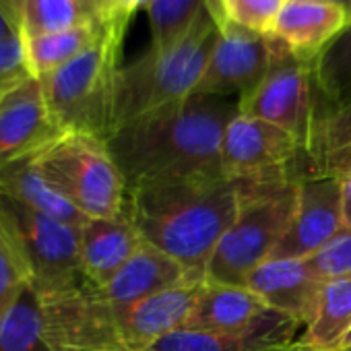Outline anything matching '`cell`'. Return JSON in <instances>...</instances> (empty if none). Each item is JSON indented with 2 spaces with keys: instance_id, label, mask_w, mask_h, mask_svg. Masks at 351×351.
<instances>
[{
  "instance_id": "cell-23",
  "label": "cell",
  "mask_w": 351,
  "mask_h": 351,
  "mask_svg": "<svg viewBox=\"0 0 351 351\" xmlns=\"http://www.w3.org/2000/svg\"><path fill=\"white\" fill-rule=\"evenodd\" d=\"M106 27H108V17H97L89 23L64 32L46 34L38 38H23L27 62L34 77L38 79L46 77L56 69L64 66L66 62L75 60L83 52H87L104 36Z\"/></svg>"
},
{
  "instance_id": "cell-21",
  "label": "cell",
  "mask_w": 351,
  "mask_h": 351,
  "mask_svg": "<svg viewBox=\"0 0 351 351\" xmlns=\"http://www.w3.org/2000/svg\"><path fill=\"white\" fill-rule=\"evenodd\" d=\"M0 193L75 228H81L89 219L50 184L36 161V155L0 167Z\"/></svg>"
},
{
  "instance_id": "cell-17",
  "label": "cell",
  "mask_w": 351,
  "mask_h": 351,
  "mask_svg": "<svg viewBox=\"0 0 351 351\" xmlns=\"http://www.w3.org/2000/svg\"><path fill=\"white\" fill-rule=\"evenodd\" d=\"M246 287L271 308L306 326L314 314L322 281L310 273L306 258H269L248 275Z\"/></svg>"
},
{
  "instance_id": "cell-26",
  "label": "cell",
  "mask_w": 351,
  "mask_h": 351,
  "mask_svg": "<svg viewBox=\"0 0 351 351\" xmlns=\"http://www.w3.org/2000/svg\"><path fill=\"white\" fill-rule=\"evenodd\" d=\"M97 17L81 0H25L19 34L21 38H38L89 23Z\"/></svg>"
},
{
  "instance_id": "cell-34",
  "label": "cell",
  "mask_w": 351,
  "mask_h": 351,
  "mask_svg": "<svg viewBox=\"0 0 351 351\" xmlns=\"http://www.w3.org/2000/svg\"><path fill=\"white\" fill-rule=\"evenodd\" d=\"M341 178V191H343V221L345 226H351V167L337 173Z\"/></svg>"
},
{
  "instance_id": "cell-43",
  "label": "cell",
  "mask_w": 351,
  "mask_h": 351,
  "mask_svg": "<svg viewBox=\"0 0 351 351\" xmlns=\"http://www.w3.org/2000/svg\"><path fill=\"white\" fill-rule=\"evenodd\" d=\"M304 351H312V349H304Z\"/></svg>"
},
{
  "instance_id": "cell-32",
  "label": "cell",
  "mask_w": 351,
  "mask_h": 351,
  "mask_svg": "<svg viewBox=\"0 0 351 351\" xmlns=\"http://www.w3.org/2000/svg\"><path fill=\"white\" fill-rule=\"evenodd\" d=\"M34 77L21 34L0 40V99Z\"/></svg>"
},
{
  "instance_id": "cell-44",
  "label": "cell",
  "mask_w": 351,
  "mask_h": 351,
  "mask_svg": "<svg viewBox=\"0 0 351 351\" xmlns=\"http://www.w3.org/2000/svg\"><path fill=\"white\" fill-rule=\"evenodd\" d=\"M347 351H351V347H349V349H347Z\"/></svg>"
},
{
  "instance_id": "cell-14",
  "label": "cell",
  "mask_w": 351,
  "mask_h": 351,
  "mask_svg": "<svg viewBox=\"0 0 351 351\" xmlns=\"http://www.w3.org/2000/svg\"><path fill=\"white\" fill-rule=\"evenodd\" d=\"M207 281H189L128 306H114L120 337L128 351H145L189 324Z\"/></svg>"
},
{
  "instance_id": "cell-11",
  "label": "cell",
  "mask_w": 351,
  "mask_h": 351,
  "mask_svg": "<svg viewBox=\"0 0 351 351\" xmlns=\"http://www.w3.org/2000/svg\"><path fill=\"white\" fill-rule=\"evenodd\" d=\"M238 108L240 114L265 120L293 134L306 155L316 118L312 64H306L291 54L281 58L261 85L238 101Z\"/></svg>"
},
{
  "instance_id": "cell-25",
  "label": "cell",
  "mask_w": 351,
  "mask_h": 351,
  "mask_svg": "<svg viewBox=\"0 0 351 351\" xmlns=\"http://www.w3.org/2000/svg\"><path fill=\"white\" fill-rule=\"evenodd\" d=\"M0 351H52L44 337L42 304L32 285L0 322Z\"/></svg>"
},
{
  "instance_id": "cell-30",
  "label": "cell",
  "mask_w": 351,
  "mask_h": 351,
  "mask_svg": "<svg viewBox=\"0 0 351 351\" xmlns=\"http://www.w3.org/2000/svg\"><path fill=\"white\" fill-rule=\"evenodd\" d=\"M310 273L318 281L351 275V226H343L324 246L306 258Z\"/></svg>"
},
{
  "instance_id": "cell-16",
  "label": "cell",
  "mask_w": 351,
  "mask_h": 351,
  "mask_svg": "<svg viewBox=\"0 0 351 351\" xmlns=\"http://www.w3.org/2000/svg\"><path fill=\"white\" fill-rule=\"evenodd\" d=\"M347 23V9L330 0H285L271 36H275L293 58L312 64Z\"/></svg>"
},
{
  "instance_id": "cell-10",
  "label": "cell",
  "mask_w": 351,
  "mask_h": 351,
  "mask_svg": "<svg viewBox=\"0 0 351 351\" xmlns=\"http://www.w3.org/2000/svg\"><path fill=\"white\" fill-rule=\"evenodd\" d=\"M302 155L304 149L293 134L238 112L223 132L221 173L238 184L300 178L293 163Z\"/></svg>"
},
{
  "instance_id": "cell-6",
  "label": "cell",
  "mask_w": 351,
  "mask_h": 351,
  "mask_svg": "<svg viewBox=\"0 0 351 351\" xmlns=\"http://www.w3.org/2000/svg\"><path fill=\"white\" fill-rule=\"evenodd\" d=\"M36 161L50 184L85 217L124 215L126 182L106 141L85 132H62Z\"/></svg>"
},
{
  "instance_id": "cell-36",
  "label": "cell",
  "mask_w": 351,
  "mask_h": 351,
  "mask_svg": "<svg viewBox=\"0 0 351 351\" xmlns=\"http://www.w3.org/2000/svg\"><path fill=\"white\" fill-rule=\"evenodd\" d=\"M351 167V149L349 151H345V153H341V155H337V157H332L320 171H328V173H339V171H343V169H349Z\"/></svg>"
},
{
  "instance_id": "cell-8",
  "label": "cell",
  "mask_w": 351,
  "mask_h": 351,
  "mask_svg": "<svg viewBox=\"0 0 351 351\" xmlns=\"http://www.w3.org/2000/svg\"><path fill=\"white\" fill-rule=\"evenodd\" d=\"M40 304L44 337L52 351H128L118 330L116 308L93 283L40 298Z\"/></svg>"
},
{
  "instance_id": "cell-31",
  "label": "cell",
  "mask_w": 351,
  "mask_h": 351,
  "mask_svg": "<svg viewBox=\"0 0 351 351\" xmlns=\"http://www.w3.org/2000/svg\"><path fill=\"white\" fill-rule=\"evenodd\" d=\"M25 287H29V275L0 228V322L11 312Z\"/></svg>"
},
{
  "instance_id": "cell-19",
  "label": "cell",
  "mask_w": 351,
  "mask_h": 351,
  "mask_svg": "<svg viewBox=\"0 0 351 351\" xmlns=\"http://www.w3.org/2000/svg\"><path fill=\"white\" fill-rule=\"evenodd\" d=\"M141 236L126 215L116 219L93 217L79 228L83 275L95 287H104L134 254Z\"/></svg>"
},
{
  "instance_id": "cell-29",
  "label": "cell",
  "mask_w": 351,
  "mask_h": 351,
  "mask_svg": "<svg viewBox=\"0 0 351 351\" xmlns=\"http://www.w3.org/2000/svg\"><path fill=\"white\" fill-rule=\"evenodd\" d=\"M285 0H219L215 23H234L254 34H271Z\"/></svg>"
},
{
  "instance_id": "cell-37",
  "label": "cell",
  "mask_w": 351,
  "mask_h": 351,
  "mask_svg": "<svg viewBox=\"0 0 351 351\" xmlns=\"http://www.w3.org/2000/svg\"><path fill=\"white\" fill-rule=\"evenodd\" d=\"M19 29L5 17V13L0 11V40H5V38H11V36H17Z\"/></svg>"
},
{
  "instance_id": "cell-39",
  "label": "cell",
  "mask_w": 351,
  "mask_h": 351,
  "mask_svg": "<svg viewBox=\"0 0 351 351\" xmlns=\"http://www.w3.org/2000/svg\"><path fill=\"white\" fill-rule=\"evenodd\" d=\"M349 347H351V324H349V328H347V332H345V337H343V341L339 345V351H347Z\"/></svg>"
},
{
  "instance_id": "cell-24",
  "label": "cell",
  "mask_w": 351,
  "mask_h": 351,
  "mask_svg": "<svg viewBox=\"0 0 351 351\" xmlns=\"http://www.w3.org/2000/svg\"><path fill=\"white\" fill-rule=\"evenodd\" d=\"M314 91L326 112L351 104V21L312 62Z\"/></svg>"
},
{
  "instance_id": "cell-7",
  "label": "cell",
  "mask_w": 351,
  "mask_h": 351,
  "mask_svg": "<svg viewBox=\"0 0 351 351\" xmlns=\"http://www.w3.org/2000/svg\"><path fill=\"white\" fill-rule=\"evenodd\" d=\"M0 228L21 258L40 298L85 283L79 228L44 215L0 193Z\"/></svg>"
},
{
  "instance_id": "cell-35",
  "label": "cell",
  "mask_w": 351,
  "mask_h": 351,
  "mask_svg": "<svg viewBox=\"0 0 351 351\" xmlns=\"http://www.w3.org/2000/svg\"><path fill=\"white\" fill-rule=\"evenodd\" d=\"M25 0H0V11L5 13V17L19 29L21 21V11H23Z\"/></svg>"
},
{
  "instance_id": "cell-1",
  "label": "cell",
  "mask_w": 351,
  "mask_h": 351,
  "mask_svg": "<svg viewBox=\"0 0 351 351\" xmlns=\"http://www.w3.org/2000/svg\"><path fill=\"white\" fill-rule=\"evenodd\" d=\"M238 99L191 95L120 126L106 143L126 191L221 173V143Z\"/></svg>"
},
{
  "instance_id": "cell-40",
  "label": "cell",
  "mask_w": 351,
  "mask_h": 351,
  "mask_svg": "<svg viewBox=\"0 0 351 351\" xmlns=\"http://www.w3.org/2000/svg\"><path fill=\"white\" fill-rule=\"evenodd\" d=\"M335 5H341L343 9H347V15H349V9H351V0H330Z\"/></svg>"
},
{
  "instance_id": "cell-28",
  "label": "cell",
  "mask_w": 351,
  "mask_h": 351,
  "mask_svg": "<svg viewBox=\"0 0 351 351\" xmlns=\"http://www.w3.org/2000/svg\"><path fill=\"white\" fill-rule=\"evenodd\" d=\"M205 7L207 0H151L145 9L151 46H167L182 38L201 17Z\"/></svg>"
},
{
  "instance_id": "cell-33",
  "label": "cell",
  "mask_w": 351,
  "mask_h": 351,
  "mask_svg": "<svg viewBox=\"0 0 351 351\" xmlns=\"http://www.w3.org/2000/svg\"><path fill=\"white\" fill-rule=\"evenodd\" d=\"M149 3H151V0H110L106 15H118V17H124V19L132 21V17L138 11H145Z\"/></svg>"
},
{
  "instance_id": "cell-42",
  "label": "cell",
  "mask_w": 351,
  "mask_h": 351,
  "mask_svg": "<svg viewBox=\"0 0 351 351\" xmlns=\"http://www.w3.org/2000/svg\"><path fill=\"white\" fill-rule=\"evenodd\" d=\"M349 21H351V9H349Z\"/></svg>"
},
{
  "instance_id": "cell-41",
  "label": "cell",
  "mask_w": 351,
  "mask_h": 351,
  "mask_svg": "<svg viewBox=\"0 0 351 351\" xmlns=\"http://www.w3.org/2000/svg\"><path fill=\"white\" fill-rule=\"evenodd\" d=\"M108 5H110V0H106V7H104V15H106V9H108Z\"/></svg>"
},
{
  "instance_id": "cell-5",
  "label": "cell",
  "mask_w": 351,
  "mask_h": 351,
  "mask_svg": "<svg viewBox=\"0 0 351 351\" xmlns=\"http://www.w3.org/2000/svg\"><path fill=\"white\" fill-rule=\"evenodd\" d=\"M238 189V215L207 265V283L246 285L248 275L273 256L295 213L298 178L248 182Z\"/></svg>"
},
{
  "instance_id": "cell-4",
  "label": "cell",
  "mask_w": 351,
  "mask_h": 351,
  "mask_svg": "<svg viewBox=\"0 0 351 351\" xmlns=\"http://www.w3.org/2000/svg\"><path fill=\"white\" fill-rule=\"evenodd\" d=\"M215 36L217 23L205 7L182 38L167 46L149 44L136 60L124 64L118 73L116 89V130L141 116L195 95Z\"/></svg>"
},
{
  "instance_id": "cell-22",
  "label": "cell",
  "mask_w": 351,
  "mask_h": 351,
  "mask_svg": "<svg viewBox=\"0 0 351 351\" xmlns=\"http://www.w3.org/2000/svg\"><path fill=\"white\" fill-rule=\"evenodd\" d=\"M351 324V275L324 281L316 300L314 314L298 339L312 351H339Z\"/></svg>"
},
{
  "instance_id": "cell-9",
  "label": "cell",
  "mask_w": 351,
  "mask_h": 351,
  "mask_svg": "<svg viewBox=\"0 0 351 351\" xmlns=\"http://www.w3.org/2000/svg\"><path fill=\"white\" fill-rule=\"evenodd\" d=\"M289 56V50L271 34H254L234 23H217L215 44L195 95L244 99L269 71Z\"/></svg>"
},
{
  "instance_id": "cell-38",
  "label": "cell",
  "mask_w": 351,
  "mask_h": 351,
  "mask_svg": "<svg viewBox=\"0 0 351 351\" xmlns=\"http://www.w3.org/2000/svg\"><path fill=\"white\" fill-rule=\"evenodd\" d=\"M81 3L95 15L104 17V7H106V0H81Z\"/></svg>"
},
{
  "instance_id": "cell-3",
  "label": "cell",
  "mask_w": 351,
  "mask_h": 351,
  "mask_svg": "<svg viewBox=\"0 0 351 351\" xmlns=\"http://www.w3.org/2000/svg\"><path fill=\"white\" fill-rule=\"evenodd\" d=\"M104 36L87 52L40 77L50 112L62 132H85L108 141L116 130L120 56L130 19L106 15Z\"/></svg>"
},
{
  "instance_id": "cell-18",
  "label": "cell",
  "mask_w": 351,
  "mask_h": 351,
  "mask_svg": "<svg viewBox=\"0 0 351 351\" xmlns=\"http://www.w3.org/2000/svg\"><path fill=\"white\" fill-rule=\"evenodd\" d=\"M189 281L203 279H197L178 261L141 240L134 254L99 291L112 306H128Z\"/></svg>"
},
{
  "instance_id": "cell-20",
  "label": "cell",
  "mask_w": 351,
  "mask_h": 351,
  "mask_svg": "<svg viewBox=\"0 0 351 351\" xmlns=\"http://www.w3.org/2000/svg\"><path fill=\"white\" fill-rule=\"evenodd\" d=\"M271 306L246 285L205 283V289L195 306V312L184 328L238 335L254 328Z\"/></svg>"
},
{
  "instance_id": "cell-13",
  "label": "cell",
  "mask_w": 351,
  "mask_h": 351,
  "mask_svg": "<svg viewBox=\"0 0 351 351\" xmlns=\"http://www.w3.org/2000/svg\"><path fill=\"white\" fill-rule=\"evenodd\" d=\"M60 134L38 77L0 99V167L42 153Z\"/></svg>"
},
{
  "instance_id": "cell-2",
  "label": "cell",
  "mask_w": 351,
  "mask_h": 351,
  "mask_svg": "<svg viewBox=\"0 0 351 351\" xmlns=\"http://www.w3.org/2000/svg\"><path fill=\"white\" fill-rule=\"evenodd\" d=\"M240 189L226 176L143 184L126 191L124 215L143 242L178 261L205 281L207 265L234 223Z\"/></svg>"
},
{
  "instance_id": "cell-15",
  "label": "cell",
  "mask_w": 351,
  "mask_h": 351,
  "mask_svg": "<svg viewBox=\"0 0 351 351\" xmlns=\"http://www.w3.org/2000/svg\"><path fill=\"white\" fill-rule=\"evenodd\" d=\"M300 322L275 308L250 330L238 335L205 332L195 328L173 330L145 351H304L295 339Z\"/></svg>"
},
{
  "instance_id": "cell-12",
  "label": "cell",
  "mask_w": 351,
  "mask_h": 351,
  "mask_svg": "<svg viewBox=\"0 0 351 351\" xmlns=\"http://www.w3.org/2000/svg\"><path fill=\"white\" fill-rule=\"evenodd\" d=\"M343 226L341 178L328 171H308L298 178L295 213L271 258H308Z\"/></svg>"
},
{
  "instance_id": "cell-27",
  "label": "cell",
  "mask_w": 351,
  "mask_h": 351,
  "mask_svg": "<svg viewBox=\"0 0 351 351\" xmlns=\"http://www.w3.org/2000/svg\"><path fill=\"white\" fill-rule=\"evenodd\" d=\"M351 149V104L316 112L306 157L312 169L320 171L332 157Z\"/></svg>"
}]
</instances>
